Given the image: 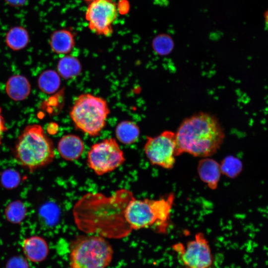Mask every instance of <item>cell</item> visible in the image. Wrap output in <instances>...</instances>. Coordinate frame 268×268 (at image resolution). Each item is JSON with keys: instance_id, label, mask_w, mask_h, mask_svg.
Wrapping results in <instances>:
<instances>
[{"instance_id": "1", "label": "cell", "mask_w": 268, "mask_h": 268, "mask_svg": "<svg viewBox=\"0 0 268 268\" xmlns=\"http://www.w3.org/2000/svg\"><path fill=\"white\" fill-rule=\"evenodd\" d=\"M131 191L121 189L112 196L101 194H86L75 205L73 215L98 214L74 219L77 227L86 233L104 238L119 239L129 235L132 229L125 218V210L134 198Z\"/></svg>"}, {"instance_id": "2", "label": "cell", "mask_w": 268, "mask_h": 268, "mask_svg": "<svg viewBox=\"0 0 268 268\" xmlns=\"http://www.w3.org/2000/svg\"><path fill=\"white\" fill-rule=\"evenodd\" d=\"M175 134L176 156L187 153L195 157H210L218 151L225 138L218 120L206 112L184 119Z\"/></svg>"}, {"instance_id": "3", "label": "cell", "mask_w": 268, "mask_h": 268, "mask_svg": "<svg viewBox=\"0 0 268 268\" xmlns=\"http://www.w3.org/2000/svg\"><path fill=\"white\" fill-rule=\"evenodd\" d=\"M13 154L16 162L30 172L50 164L55 155L53 141L37 124L24 128L17 138Z\"/></svg>"}, {"instance_id": "4", "label": "cell", "mask_w": 268, "mask_h": 268, "mask_svg": "<svg viewBox=\"0 0 268 268\" xmlns=\"http://www.w3.org/2000/svg\"><path fill=\"white\" fill-rule=\"evenodd\" d=\"M174 200L173 193L158 200H137L134 197L126 207V221L132 230L152 227L163 233L168 227Z\"/></svg>"}, {"instance_id": "5", "label": "cell", "mask_w": 268, "mask_h": 268, "mask_svg": "<svg viewBox=\"0 0 268 268\" xmlns=\"http://www.w3.org/2000/svg\"><path fill=\"white\" fill-rule=\"evenodd\" d=\"M69 252V268H107L114 253L109 242L97 235L76 237Z\"/></svg>"}, {"instance_id": "6", "label": "cell", "mask_w": 268, "mask_h": 268, "mask_svg": "<svg viewBox=\"0 0 268 268\" xmlns=\"http://www.w3.org/2000/svg\"><path fill=\"white\" fill-rule=\"evenodd\" d=\"M110 111L106 100L90 93L74 100L69 115L75 127L90 136L100 135Z\"/></svg>"}, {"instance_id": "7", "label": "cell", "mask_w": 268, "mask_h": 268, "mask_svg": "<svg viewBox=\"0 0 268 268\" xmlns=\"http://www.w3.org/2000/svg\"><path fill=\"white\" fill-rule=\"evenodd\" d=\"M125 160L124 152L113 137L93 144L87 155L88 167L99 176L117 169Z\"/></svg>"}, {"instance_id": "8", "label": "cell", "mask_w": 268, "mask_h": 268, "mask_svg": "<svg viewBox=\"0 0 268 268\" xmlns=\"http://www.w3.org/2000/svg\"><path fill=\"white\" fill-rule=\"evenodd\" d=\"M179 261L184 268H210L214 258L208 242L201 232L186 245L178 243L174 246Z\"/></svg>"}, {"instance_id": "9", "label": "cell", "mask_w": 268, "mask_h": 268, "mask_svg": "<svg viewBox=\"0 0 268 268\" xmlns=\"http://www.w3.org/2000/svg\"><path fill=\"white\" fill-rule=\"evenodd\" d=\"M176 147L175 133L165 131L157 136H147L144 150L151 164L170 169L176 162Z\"/></svg>"}, {"instance_id": "10", "label": "cell", "mask_w": 268, "mask_h": 268, "mask_svg": "<svg viewBox=\"0 0 268 268\" xmlns=\"http://www.w3.org/2000/svg\"><path fill=\"white\" fill-rule=\"evenodd\" d=\"M118 15L117 5L113 0H94L88 4L85 17L90 30L99 36H110Z\"/></svg>"}, {"instance_id": "11", "label": "cell", "mask_w": 268, "mask_h": 268, "mask_svg": "<svg viewBox=\"0 0 268 268\" xmlns=\"http://www.w3.org/2000/svg\"><path fill=\"white\" fill-rule=\"evenodd\" d=\"M84 144L81 138L73 134L63 136L59 140L57 149L60 156L67 161L78 159L84 150Z\"/></svg>"}, {"instance_id": "12", "label": "cell", "mask_w": 268, "mask_h": 268, "mask_svg": "<svg viewBox=\"0 0 268 268\" xmlns=\"http://www.w3.org/2000/svg\"><path fill=\"white\" fill-rule=\"evenodd\" d=\"M22 248L26 258L35 263L44 261L49 253V247L46 241L39 236L25 238L22 242Z\"/></svg>"}, {"instance_id": "13", "label": "cell", "mask_w": 268, "mask_h": 268, "mask_svg": "<svg viewBox=\"0 0 268 268\" xmlns=\"http://www.w3.org/2000/svg\"><path fill=\"white\" fill-rule=\"evenodd\" d=\"M201 180L211 190H215L221 175L220 164L215 160L208 157L201 159L197 167Z\"/></svg>"}, {"instance_id": "14", "label": "cell", "mask_w": 268, "mask_h": 268, "mask_svg": "<svg viewBox=\"0 0 268 268\" xmlns=\"http://www.w3.org/2000/svg\"><path fill=\"white\" fill-rule=\"evenodd\" d=\"M49 44L52 51L55 53L67 55L72 50L75 46L74 36L69 30H57L51 34Z\"/></svg>"}, {"instance_id": "15", "label": "cell", "mask_w": 268, "mask_h": 268, "mask_svg": "<svg viewBox=\"0 0 268 268\" xmlns=\"http://www.w3.org/2000/svg\"><path fill=\"white\" fill-rule=\"evenodd\" d=\"M5 91L8 96L16 101L27 98L31 92V85L28 79L22 75H14L6 81Z\"/></svg>"}, {"instance_id": "16", "label": "cell", "mask_w": 268, "mask_h": 268, "mask_svg": "<svg viewBox=\"0 0 268 268\" xmlns=\"http://www.w3.org/2000/svg\"><path fill=\"white\" fill-rule=\"evenodd\" d=\"M7 46L11 50L17 51L25 48L29 41L27 30L23 27L16 26L9 29L5 37Z\"/></svg>"}, {"instance_id": "17", "label": "cell", "mask_w": 268, "mask_h": 268, "mask_svg": "<svg viewBox=\"0 0 268 268\" xmlns=\"http://www.w3.org/2000/svg\"><path fill=\"white\" fill-rule=\"evenodd\" d=\"M118 140L124 144H131L136 142L140 134L138 126L134 122L124 121L118 124L115 129Z\"/></svg>"}, {"instance_id": "18", "label": "cell", "mask_w": 268, "mask_h": 268, "mask_svg": "<svg viewBox=\"0 0 268 268\" xmlns=\"http://www.w3.org/2000/svg\"><path fill=\"white\" fill-rule=\"evenodd\" d=\"M57 70L61 76L65 79H69L79 74L81 71V65L76 57L66 55L60 59Z\"/></svg>"}, {"instance_id": "19", "label": "cell", "mask_w": 268, "mask_h": 268, "mask_svg": "<svg viewBox=\"0 0 268 268\" xmlns=\"http://www.w3.org/2000/svg\"><path fill=\"white\" fill-rule=\"evenodd\" d=\"M61 84L60 75L55 70L48 69L42 72L38 79L39 89L46 94L55 92Z\"/></svg>"}, {"instance_id": "20", "label": "cell", "mask_w": 268, "mask_h": 268, "mask_svg": "<svg viewBox=\"0 0 268 268\" xmlns=\"http://www.w3.org/2000/svg\"><path fill=\"white\" fill-rule=\"evenodd\" d=\"M219 164L221 174L230 178L236 177L242 170L241 162L232 156L225 157Z\"/></svg>"}, {"instance_id": "21", "label": "cell", "mask_w": 268, "mask_h": 268, "mask_svg": "<svg viewBox=\"0 0 268 268\" xmlns=\"http://www.w3.org/2000/svg\"><path fill=\"white\" fill-rule=\"evenodd\" d=\"M152 46L156 53L160 55H166L172 51L174 43L170 36L161 34L154 38Z\"/></svg>"}, {"instance_id": "22", "label": "cell", "mask_w": 268, "mask_h": 268, "mask_svg": "<svg viewBox=\"0 0 268 268\" xmlns=\"http://www.w3.org/2000/svg\"><path fill=\"white\" fill-rule=\"evenodd\" d=\"M6 214L8 219L17 223L22 219L25 214V210L20 203L14 202L8 205Z\"/></svg>"}, {"instance_id": "23", "label": "cell", "mask_w": 268, "mask_h": 268, "mask_svg": "<svg viewBox=\"0 0 268 268\" xmlns=\"http://www.w3.org/2000/svg\"><path fill=\"white\" fill-rule=\"evenodd\" d=\"M5 268H29V266L25 258L20 256H16L8 260Z\"/></svg>"}, {"instance_id": "24", "label": "cell", "mask_w": 268, "mask_h": 268, "mask_svg": "<svg viewBox=\"0 0 268 268\" xmlns=\"http://www.w3.org/2000/svg\"><path fill=\"white\" fill-rule=\"evenodd\" d=\"M7 129L5 124V121L1 114V110L0 107V145L1 143V140L3 134L6 132Z\"/></svg>"}, {"instance_id": "25", "label": "cell", "mask_w": 268, "mask_h": 268, "mask_svg": "<svg viewBox=\"0 0 268 268\" xmlns=\"http://www.w3.org/2000/svg\"><path fill=\"white\" fill-rule=\"evenodd\" d=\"M9 5L14 6H19L23 5L26 0H5Z\"/></svg>"}, {"instance_id": "26", "label": "cell", "mask_w": 268, "mask_h": 268, "mask_svg": "<svg viewBox=\"0 0 268 268\" xmlns=\"http://www.w3.org/2000/svg\"><path fill=\"white\" fill-rule=\"evenodd\" d=\"M265 17L266 28L268 30V11L266 12Z\"/></svg>"}, {"instance_id": "27", "label": "cell", "mask_w": 268, "mask_h": 268, "mask_svg": "<svg viewBox=\"0 0 268 268\" xmlns=\"http://www.w3.org/2000/svg\"><path fill=\"white\" fill-rule=\"evenodd\" d=\"M83 0L84 1H85L86 2H89H89L92 1H93L94 0Z\"/></svg>"}]
</instances>
